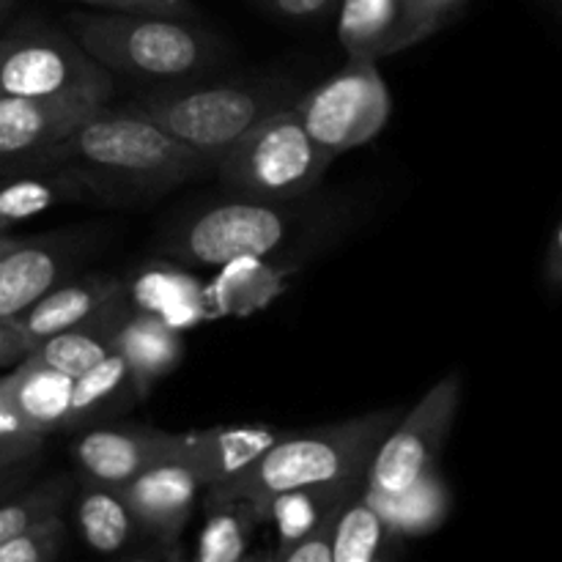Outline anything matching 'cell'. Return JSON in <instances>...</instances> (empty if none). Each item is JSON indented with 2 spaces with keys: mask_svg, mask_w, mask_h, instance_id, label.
Returning a JSON list of instances; mask_svg holds the SVG:
<instances>
[{
  "mask_svg": "<svg viewBox=\"0 0 562 562\" xmlns=\"http://www.w3.org/2000/svg\"><path fill=\"white\" fill-rule=\"evenodd\" d=\"M49 168H64L93 201H154L214 170V159L130 108H99L49 154Z\"/></svg>",
  "mask_w": 562,
  "mask_h": 562,
  "instance_id": "obj_1",
  "label": "cell"
},
{
  "mask_svg": "<svg viewBox=\"0 0 562 562\" xmlns=\"http://www.w3.org/2000/svg\"><path fill=\"white\" fill-rule=\"evenodd\" d=\"M401 417L404 409L390 406L333 426L283 431V437L269 445L241 475L203 492L247 499L252 508H258L263 499L291 488L327 486V483L362 477L368 475L379 445Z\"/></svg>",
  "mask_w": 562,
  "mask_h": 562,
  "instance_id": "obj_2",
  "label": "cell"
},
{
  "mask_svg": "<svg viewBox=\"0 0 562 562\" xmlns=\"http://www.w3.org/2000/svg\"><path fill=\"white\" fill-rule=\"evenodd\" d=\"M71 36L110 75L173 86L198 80L220 64L217 38L187 16L157 11L69 14Z\"/></svg>",
  "mask_w": 562,
  "mask_h": 562,
  "instance_id": "obj_3",
  "label": "cell"
},
{
  "mask_svg": "<svg viewBox=\"0 0 562 562\" xmlns=\"http://www.w3.org/2000/svg\"><path fill=\"white\" fill-rule=\"evenodd\" d=\"M300 88L283 77L256 80H198L159 86L126 108L162 126L176 140L187 143L217 162L250 126L278 110L291 108Z\"/></svg>",
  "mask_w": 562,
  "mask_h": 562,
  "instance_id": "obj_4",
  "label": "cell"
},
{
  "mask_svg": "<svg viewBox=\"0 0 562 562\" xmlns=\"http://www.w3.org/2000/svg\"><path fill=\"white\" fill-rule=\"evenodd\" d=\"M316 209L305 198L258 201L231 195L228 201L192 209L176 220L162 236L168 261L187 267L220 269L241 258L280 256L302 239Z\"/></svg>",
  "mask_w": 562,
  "mask_h": 562,
  "instance_id": "obj_5",
  "label": "cell"
},
{
  "mask_svg": "<svg viewBox=\"0 0 562 562\" xmlns=\"http://www.w3.org/2000/svg\"><path fill=\"white\" fill-rule=\"evenodd\" d=\"M335 154L307 132L294 108L267 115L214 162L228 195L258 201L307 198L324 179Z\"/></svg>",
  "mask_w": 562,
  "mask_h": 562,
  "instance_id": "obj_6",
  "label": "cell"
},
{
  "mask_svg": "<svg viewBox=\"0 0 562 562\" xmlns=\"http://www.w3.org/2000/svg\"><path fill=\"white\" fill-rule=\"evenodd\" d=\"M0 97L108 104L113 75L75 36L49 22L25 20L0 38Z\"/></svg>",
  "mask_w": 562,
  "mask_h": 562,
  "instance_id": "obj_7",
  "label": "cell"
},
{
  "mask_svg": "<svg viewBox=\"0 0 562 562\" xmlns=\"http://www.w3.org/2000/svg\"><path fill=\"white\" fill-rule=\"evenodd\" d=\"M316 143L335 157L366 146L393 113V99L376 60L349 58V64L291 104Z\"/></svg>",
  "mask_w": 562,
  "mask_h": 562,
  "instance_id": "obj_8",
  "label": "cell"
},
{
  "mask_svg": "<svg viewBox=\"0 0 562 562\" xmlns=\"http://www.w3.org/2000/svg\"><path fill=\"white\" fill-rule=\"evenodd\" d=\"M461 404V373L439 379L393 431L384 437L368 467V492L398 494L437 470L439 453L450 437Z\"/></svg>",
  "mask_w": 562,
  "mask_h": 562,
  "instance_id": "obj_9",
  "label": "cell"
},
{
  "mask_svg": "<svg viewBox=\"0 0 562 562\" xmlns=\"http://www.w3.org/2000/svg\"><path fill=\"white\" fill-rule=\"evenodd\" d=\"M104 104L0 97V176L49 168V154Z\"/></svg>",
  "mask_w": 562,
  "mask_h": 562,
  "instance_id": "obj_10",
  "label": "cell"
},
{
  "mask_svg": "<svg viewBox=\"0 0 562 562\" xmlns=\"http://www.w3.org/2000/svg\"><path fill=\"white\" fill-rule=\"evenodd\" d=\"M173 456L176 434L151 426H91L71 445L80 481L115 488Z\"/></svg>",
  "mask_w": 562,
  "mask_h": 562,
  "instance_id": "obj_11",
  "label": "cell"
},
{
  "mask_svg": "<svg viewBox=\"0 0 562 562\" xmlns=\"http://www.w3.org/2000/svg\"><path fill=\"white\" fill-rule=\"evenodd\" d=\"M82 256L86 241L80 234L22 236L0 256V318H16L64 283Z\"/></svg>",
  "mask_w": 562,
  "mask_h": 562,
  "instance_id": "obj_12",
  "label": "cell"
},
{
  "mask_svg": "<svg viewBox=\"0 0 562 562\" xmlns=\"http://www.w3.org/2000/svg\"><path fill=\"white\" fill-rule=\"evenodd\" d=\"M126 503L135 510L148 541L157 543L165 554H179L181 532L190 525L203 486L190 467L179 459H165L132 477L121 486Z\"/></svg>",
  "mask_w": 562,
  "mask_h": 562,
  "instance_id": "obj_13",
  "label": "cell"
},
{
  "mask_svg": "<svg viewBox=\"0 0 562 562\" xmlns=\"http://www.w3.org/2000/svg\"><path fill=\"white\" fill-rule=\"evenodd\" d=\"M283 437V428L267 423L214 426L176 434V456L190 467L203 488L223 486L247 470L263 450Z\"/></svg>",
  "mask_w": 562,
  "mask_h": 562,
  "instance_id": "obj_14",
  "label": "cell"
},
{
  "mask_svg": "<svg viewBox=\"0 0 562 562\" xmlns=\"http://www.w3.org/2000/svg\"><path fill=\"white\" fill-rule=\"evenodd\" d=\"M126 294L135 311L151 313L173 329L198 327L212 316V300L201 280L176 261H157L143 267L126 283Z\"/></svg>",
  "mask_w": 562,
  "mask_h": 562,
  "instance_id": "obj_15",
  "label": "cell"
},
{
  "mask_svg": "<svg viewBox=\"0 0 562 562\" xmlns=\"http://www.w3.org/2000/svg\"><path fill=\"white\" fill-rule=\"evenodd\" d=\"M130 313L132 302L124 289L113 300L104 302L97 313L82 318L80 324L44 338L27 357L42 362V366L66 373V376L77 379L88 368L97 366L99 360H104L110 351H115V335H119L121 324L126 322Z\"/></svg>",
  "mask_w": 562,
  "mask_h": 562,
  "instance_id": "obj_16",
  "label": "cell"
},
{
  "mask_svg": "<svg viewBox=\"0 0 562 562\" xmlns=\"http://www.w3.org/2000/svg\"><path fill=\"white\" fill-rule=\"evenodd\" d=\"M368 475L351 477V481L327 483V486H305L280 492L263 499L256 508L258 521L274 530L278 543H294L322 527L324 521L335 519L357 494L366 492Z\"/></svg>",
  "mask_w": 562,
  "mask_h": 562,
  "instance_id": "obj_17",
  "label": "cell"
},
{
  "mask_svg": "<svg viewBox=\"0 0 562 562\" xmlns=\"http://www.w3.org/2000/svg\"><path fill=\"white\" fill-rule=\"evenodd\" d=\"M124 289V280L110 278V274H88V278L77 280L66 278L64 283L49 289L42 300L33 302L27 311H22L11 322L38 346L49 335L80 324L82 318L97 313L104 302H110Z\"/></svg>",
  "mask_w": 562,
  "mask_h": 562,
  "instance_id": "obj_18",
  "label": "cell"
},
{
  "mask_svg": "<svg viewBox=\"0 0 562 562\" xmlns=\"http://www.w3.org/2000/svg\"><path fill=\"white\" fill-rule=\"evenodd\" d=\"M0 382L33 431L44 439L49 434L69 431L75 379L25 357L5 376H0Z\"/></svg>",
  "mask_w": 562,
  "mask_h": 562,
  "instance_id": "obj_19",
  "label": "cell"
},
{
  "mask_svg": "<svg viewBox=\"0 0 562 562\" xmlns=\"http://www.w3.org/2000/svg\"><path fill=\"white\" fill-rule=\"evenodd\" d=\"M75 521L86 547L99 554H130L148 538L124 492L102 483L80 481L75 492Z\"/></svg>",
  "mask_w": 562,
  "mask_h": 562,
  "instance_id": "obj_20",
  "label": "cell"
},
{
  "mask_svg": "<svg viewBox=\"0 0 562 562\" xmlns=\"http://www.w3.org/2000/svg\"><path fill=\"white\" fill-rule=\"evenodd\" d=\"M115 351L132 368V376H135L143 398H148L154 384L179 368L181 357H184V338L162 318L132 307L115 335Z\"/></svg>",
  "mask_w": 562,
  "mask_h": 562,
  "instance_id": "obj_21",
  "label": "cell"
},
{
  "mask_svg": "<svg viewBox=\"0 0 562 562\" xmlns=\"http://www.w3.org/2000/svg\"><path fill=\"white\" fill-rule=\"evenodd\" d=\"M335 14L349 58L379 60L412 47L398 0H340Z\"/></svg>",
  "mask_w": 562,
  "mask_h": 562,
  "instance_id": "obj_22",
  "label": "cell"
},
{
  "mask_svg": "<svg viewBox=\"0 0 562 562\" xmlns=\"http://www.w3.org/2000/svg\"><path fill=\"white\" fill-rule=\"evenodd\" d=\"M143 401L132 368L119 351H110L104 360L88 368L75 379L71 387L69 431L88 426H102L104 420L124 415L132 404Z\"/></svg>",
  "mask_w": 562,
  "mask_h": 562,
  "instance_id": "obj_23",
  "label": "cell"
},
{
  "mask_svg": "<svg viewBox=\"0 0 562 562\" xmlns=\"http://www.w3.org/2000/svg\"><path fill=\"white\" fill-rule=\"evenodd\" d=\"M91 201L86 187L64 168L27 170V173L0 176V217L20 225L36 214L49 212L60 203Z\"/></svg>",
  "mask_w": 562,
  "mask_h": 562,
  "instance_id": "obj_24",
  "label": "cell"
},
{
  "mask_svg": "<svg viewBox=\"0 0 562 562\" xmlns=\"http://www.w3.org/2000/svg\"><path fill=\"white\" fill-rule=\"evenodd\" d=\"M401 541L404 538L362 492L335 516L333 562H384L398 554Z\"/></svg>",
  "mask_w": 562,
  "mask_h": 562,
  "instance_id": "obj_25",
  "label": "cell"
},
{
  "mask_svg": "<svg viewBox=\"0 0 562 562\" xmlns=\"http://www.w3.org/2000/svg\"><path fill=\"white\" fill-rule=\"evenodd\" d=\"M366 494L401 538L428 536L450 514V488L437 470L398 494H373L368 488Z\"/></svg>",
  "mask_w": 562,
  "mask_h": 562,
  "instance_id": "obj_26",
  "label": "cell"
},
{
  "mask_svg": "<svg viewBox=\"0 0 562 562\" xmlns=\"http://www.w3.org/2000/svg\"><path fill=\"white\" fill-rule=\"evenodd\" d=\"M206 521L198 536L195 558L201 562H239L247 558L258 514L247 499L203 492Z\"/></svg>",
  "mask_w": 562,
  "mask_h": 562,
  "instance_id": "obj_27",
  "label": "cell"
},
{
  "mask_svg": "<svg viewBox=\"0 0 562 562\" xmlns=\"http://www.w3.org/2000/svg\"><path fill=\"white\" fill-rule=\"evenodd\" d=\"M77 481L71 475H53L42 483H27L16 494L0 503V547L27 530L31 525L64 510V505L75 497Z\"/></svg>",
  "mask_w": 562,
  "mask_h": 562,
  "instance_id": "obj_28",
  "label": "cell"
},
{
  "mask_svg": "<svg viewBox=\"0 0 562 562\" xmlns=\"http://www.w3.org/2000/svg\"><path fill=\"white\" fill-rule=\"evenodd\" d=\"M69 541V527L64 516H44L42 521L31 525L0 547V562H49L58 560Z\"/></svg>",
  "mask_w": 562,
  "mask_h": 562,
  "instance_id": "obj_29",
  "label": "cell"
},
{
  "mask_svg": "<svg viewBox=\"0 0 562 562\" xmlns=\"http://www.w3.org/2000/svg\"><path fill=\"white\" fill-rule=\"evenodd\" d=\"M44 437L33 431L0 382V467L31 461L42 453Z\"/></svg>",
  "mask_w": 562,
  "mask_h": 562,
  "instance_id": "obj_30",
  "label": "cell"
},
{
  "mask_svg": "<svg viewBox=\"0 0 562 562\" xmlns=\"http://www.w3.org/2000/svg\"><path fill=\"white\" fill-rule=\"evenodd\" d=\"M401 14H404L409 42L417 44L423 38L434 36L445 22L453 20L464 0H398Z\"/></svg>",
  "mask_w": 562,
  "mask_h": 562,
  "instance_id": "obj_31",
  "label": "cell"
},
{
  "mask_svg": "<svg viewBox=\"0 0 562 562\" xmlns=\"http://www.w3.org/2000/svg\"><path fill=\"white\" fill-rule=\"evenodd\" d=\"M333 525L335 519L324 521L313 532L294 543H278V549L263 558L278 562H333Z\"/></svg>",
  "mask_w": 562,
  "mask_h": 562,
  "instance_id": "obj_32",
  "label": "cell"
},
{
  "mask_svg": "<svg viewBox=\"0 0 562 562\" xmlns=\"http://www.w3.org/2000/svg\"><path fill=\"white\" fill-rule=\"evenodd\" d=\"M269 14L294 22H316L338 11L340 0H256Z\"/></svg>",
  "mask_w": 562,
  "mask_h": 562,
  "instance_id": "obj_33",
  "label": "cell"
},
{
  "mask_svg": "<svg viewBox=\"0 0 562 562\" xmlns=\"http://www.w3.org/2000/svg\"><path fill=\"white\" fill-rule=\"evenodd\" d=\"M75 3L99 5L104 11H157V14L190 16V0H75Z\"/></svg>",
  "mask_w": 562,
  "mask_h": 562,
  "instance_id": "obj_34",
  "label": "cell"
},
{
  "mask_svg": "<svg viewBox=\"0 0 562 562\" xmlns=\"http://www.w3.org/2000/svg\"><path fill=\"white\" fill-rule=\"evenodd\" d=\"M33 349H36V344L11 318H0V368H14Z\"/></svg>",
  "mask_w": 562,
  "mask_h": 562,
  "instance_id": "obj_35",
  "label": "cell"
},
{
  "mask_svg": "<svg viewBox=\"0 0 562 562\" xmlns=\"http://www.w3.org/2000/svg\"><path fill=\"white\" fill-rule=\"evenodd\" d=\"M33 464H36V459L0 467V503H3L5 497H11V494L20 492V488H25L27 483L33 481Z\"/></svg>",
  "mask_w": 562,
  "mask_h": 562,
  "instance_id": "obj_36",
  "label": "cell"
},
{
  "mask_svg": "<svg viewBox=\"0 0 562 562\" xmlns=\"http://www.w3.org/2000/svg\"><path fill=\"white\" fill-rule=\"evenodd\" d=\"M543 278H547L549 289H562V223L558 225V231H554L552 245H549Z\"/></svg>",
  "mask_w": 562,
  "mask_h": 562,
  "instance_id": "obj_37",
  "label": "cell"
},
{
  "mask_svg": "<svg viewBox=\"0 0 562 562\" xmlns=\"http://www.w3.org/2000/svg\"><path fill=\"white\" fill-rule=\"evenodd\" d=\"M20 239H22V236H11V234L0 236V256H3V252H9L11 247H14Z\"/></svg>",
  "mask_w": 562,
  "mask_h": 562,
  "instance_id": "obj_38",
  "label": "cell"
},
{
  "mask_svg": "<svg viewBox=\"0 0 562 562\" xmlns=\"http://www.w3.org/2000/svg\"><path fill=\"white\" fill-rule=\"evenodd\" d=\"M11 3H14V0H0V20H3L5 11L11 9Z\"/></svg>",
  "mask_w": 562,
  "mask_h": 562,
  "instance_id": "obj_39",
  "label": "cell"
},
{
  "mask_svg": "<svg viewBox=\"0 0 562 562\" xmlns=\"http://www.w3.org/2000/svg\"><path fill=\"white\" fill-rule=\"evenodd\" d=\"M560 3H562V0H560Z\"/></svg>",
  "mask_w": 562,
  "mask_h": 562,
  "instance_id": "obj_40",
  "label": "cell"
}]
</instances>
